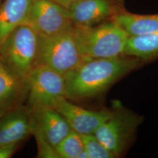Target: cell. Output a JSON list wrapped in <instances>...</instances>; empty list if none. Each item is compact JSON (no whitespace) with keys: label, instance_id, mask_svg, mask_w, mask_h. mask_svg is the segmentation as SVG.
I'll list each match as a JSON object with an SVG mask.
<instances>
[{"label":"cell","instance_id":"cell-1","mask_svg":"<svg viewBox=\"0 0 158 158\" xmlns=\"http://www.w3.org/2000/svg\"><path fill=\"white\" fill-rule=\"evenodd\" d=\"M131 57L85 59L64 75L66 98L77 101L101 94L138 66L139 59Z\"/></svg>","mask_w":158,"mask_h":158},{"label":"cell","instance_id":"cell-2","mask_svg":"<svg viewBox=\"0 0 158 158\" xmlns=\"http://www.w3.org/2000/svg\"><path fill=\"white\" fill-rule=\"evenodd\" d=\"M73 32L84 60L120 56L124 53L130 37L113 19L93 26L74 25Z\"/></svg>","mask_w":158,"mask_h":158},{"label":"cell","instance_id":"cell-3","mask_svg":"<svg viewBox=\"0 0 158 158\" xmlns=\"http://www.w3.org/2000/svg\"><path fill=\"white\" fill-rule=\"evenodd\" d=\"M38 34L27 25L15 29L0 46V56L6 66L23 82L36 65Z\"/></svg>","mask_w":158,"mask_h":158},{"label":"cell","instance_id":"cell-4","mask_svg":"<svg viewBox=\"0 0 158 158\" xmlns=\"http://www.w3.org/2000/svg\"><path fill=\"white\" fill-rule=\"evenodd\" d=\"M83 61L74 38L73 27L53 35H38L36 66H45L64 76Z\"/></svg>","mask_w":158,"mask_h":158},{"label":"cell","instance_id":"cell-5","mask_svg":"<svg viewBox=\"0 0 158 158\" xmlns=\"http://www.w3.org/2000/svg\"><path fill=\"white\" fill-rule=\"evenodd\" d=\"M25 83L27 106L31 109L53 107L59 100L66 98L64 76L45 66H36Z\"/></svg>","mask_w":158,"mask_h":158},{"label":"cell","instance_id":"cell-6","mask_svg":"<svg viewBox=\"0 0 158 158\" xmlns=\"http://www.w3.org/2000/svg\"><path fill=\"white\" fill-rule=\"evenodd\" d=\"M24 25L45 36L59 34L74 25L69 11L49 0H34Z\"/></svg>","mask_w":158,"mask_h":158},{"label":"cell","instance_id":"cell-7","mask_svg":"<svg viewBox=\"0 0 158 158\" xmlns=\"http://www.w3.org/2000/svg\"><path fill=\"white\" fill-rule=\"evenodd\" d=\"M140 123L139 118L127 112H113L94 135L109 151L118 156L123 152L132 133Z\"/></svg>","mask_w":158,"mask_h":158},{"label":"cell","instance_id":"cell-8","mask_svg":"<svg viewBox=\"0 0 158 158\" xmlns=\"http://www.w3.org/2000/svg\"><path fill=\"white\" fill-rule=\"evenodd\" d=\"M123 0H80L69 11L74 25L93 26L112 20L124 11Z\"/></svg>","mask_w":158,"mask_h":158},{"label":"cell","instance_id":"cell-9","mask_svg":"<svg viewBox=\"0 0 158 158\" xmlns=\"http://www.w3.org/2000/svg\"><path fill=\"white\" fill-rule=\"evenodd\" d=\"M33 128L32 110L27 105L6 111L0 118V145L18 146L32 134Z\"/></svg>","mask_w":158,"mask_h":158},{"label":"cell","instance_id":"cell-10","mask_svg":"<svg viewBox=\"0 0 158 158\" xmlns=\"http://www.w3.org/2000/svg\"><path fill=\"white\" fill-rule=\"evenodd\" d=\"M53 108L67 120L72 130L80 135L94 134L96 130L113 114V111L108 110H87L74 104L66 98L59 100Z\"/></svg>","mask_w":158,"mask_h":158},{"label":"cell","instance_id":"cell-11","mask_svg":"<svg viewBox=\"0 0 158 158\" xmlns=\"http://www.w3.org/2000/svg\"><path fill=\"white\" fill-rule=\"evenodd\" d=\"M32 110L34 118L33 129L38 130L55 148L72 131L67 120L55 108L45 107Z\"/></svg>","mask_w":158,"mask_h":158},{"label":"cell","instance_id":"cell-12","mask_svg":"<svg viewBox=\"0 0 158 158\" xmlns=\"http://www.w3.org/2000/svg\"><path fill=\"white\" fill-rule=\"evenodd\" d=\"M27 92L25 83L12 73L0 56V111L6 112L23 104Z\"/></svg>","mask_w":158,"mask_h":158},{"label":"cell","instance_id":"cell-13","mask_svg":"<svg viewBox=\"0 0 158 158\" xmlns=\"http://www.w3.org/2000/svg\"><path fill=\"white\" fill-rule=\"evenodd\" d=\"M34 0H4L0 6V46L18 27L24 25Z\"/></svg>","mask_w":158,"mask_h":158},{"label":"cell","instance_id":"cell-14","mask_svg":"<svg viewBox=\"0 0 158 158\" xmlns=\"http://www.w3.org/2000/svg\"><path fill=\"white\" fill-rule=\"evenodd\" d=\"M113 20L118 23L130 36L158 31V14H136L124 10L114 17Z\"/></svg>","mask_w":158,"mask_h":158},{"label":"cell","instance_id":"cell-15","mask_svg":"<svg viewBox=\"0 0 158 158\" xmlns=\"http://www.w3.org/2000/svg\"><path fill=\"white\" fill-rule=\"evenodd\" d=\"M124 54L138 59H149L158 56V31L130 36Z\"/></svg>","mask_w":158,"mask_h":158},{"label":"cell","instance_id":"cell-16","mask_svg":"<svg viewBox=\"0 0 158 158\" xmlns=\"http://www.w3.org/2000/svg\"><path fill=\"white\" fill-rule=\"evenodd\" d=\"M56 149L60 158H77L84 150L81 135L72 130L56 147Z\"/></svg>","mask_w":158,"mask_h":158},{"label":"cell","instance_id":"cell-17","mask_svg":"<svg viewBox=\"0 0 158 158\" xmlns=\"http://www.w3.org/2000/svg\"><path fill=\"white\" fill-rule=\"evenodd\" d=\"M81 135L84 149L88 153L89 158H113L117 156L104 147L94 134Z\"/></svg>","mask_w":158,"mask_h":158},{"label":"cell","instance_id":"cell-18","mask_svg":"<svg viewBox=\"0 0 158 158\" xmlns=\"http://www.w3.org/2000/svg\"><path fill=\"white\" fill-rule=\"evenodd\" d=\"M34 135L38 146V157L40 158H60L56 149L53 147L38 130L33 129Z\"/></svg>","mask_w":158,"mask_h":158},{"label":"cell","instance_id":"cell-19","mask_svg":"<svg viewBox=\"0 0 158 158\" xmlns=\"http://www.w3.org/2000/svg\"><path fill=\"white\" fill-rule=\"evenodd\" d=\"M18 146L0 145V158H11L15 152Z\"/></svg>","mask_w":158,"mask_h":158},{"label":"cell","instance_id":"cell-20","mask_svg":"<svg viewBox=\"0 0 158 158\" xmlns=\"http://www.w3.org/2000/svg\"><path fill=\"white\" fill-rule=\"evenodd\" d=\"M57 5L62 6L63 8L69 10V8L80 0H49Z\"/></svg>","mask_w":158,"mask_h":158},{"label":"cell","instance_id":"cell-21","mask_svg":"<svg viewBox=\"0 0 158 158\" xmlns=\"http://www.w3.org/2000/svg\"><path fill=\"white\" fill-rule=\"evenodd\" d=\"M77 158H89V156L88 153L86 152V151L84 149L83 151H82L81 152L79 153Z\"/></svg>","mask_w":158,"mask_h":158},{"label":"cell","instance_id":"cell-22","mask_svg":"<svg viewBox=\"0 0 158 158\" xmlns=\"http://www.w3.org/2000/svg\"><path fill=\"white\" fill-rule=\"evenodd\" d=\"M6 112H2V111H0V118L2 117V115L4 114Z\"/></svg>","mask_w":158,"mask_h":158},{"label":"cell","instance_id":"cell-23","mask_svg":"<svg viewBox=\"0 0 158 158\" xmlns=\"http://www.w3.org/2000/svg\"><path fill=\"white\" fill-rule=\"evenodd\" d=\"M0 2H1V0H0Z\"/></svg>","mask_w":158,"mask_h":158}]
</instances>
